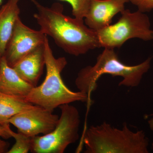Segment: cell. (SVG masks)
I'll list each match as a JSON object with an SVG mask.
<instances>
[{
	"label": "cell",
	"instance_id": "obj_1",
	"mask_svg": "<svg viewBox=\"0 0 153 153\" xmlns=\"http://www.w3.org/2000/svg\"><path fill=\"white\" fill-rule=\"evenodd\" d=\"M31 1L38 10L33 16L40 30L66 53L78 56L100 48L97 32L87 27L84 20L64 15L63 5L55 3L47 7Z\"/></svg>",
	"mask_w": 153,
	"mask_h": 153
},
{
	"label": "cell",
	"instance_id": "obj_2",
	"mask_svg": "<svg viewBox=\"0 0 153 153\" xmlns=\"http://www.w3.org/2000/svg\"><path fill=\"white\" fill-rule=\"evenodd\" d=\"M46 75L43 82L33 88L25 100L28 102L53 111L60 105L76 101L88 102L90 97L81 91H74L66 85L61 73L67 65L64 57L56 58L47 36L44 43Z\"/></svg>",
	"mask_w": 153,
	"mask_h": 153
},
{
	"label": "cell",
	"instance_id": "obj_3",
	"mask_svg": "<svg viewBox=\"0 0 153 153\" xmlns=\"http://www.w3.org/2000/svg\"><path fill=\"white\" fill-rule=\"evenodd\" d=\"M152 57L135 66H128L122 62L114 49L104 48L97 58L93 66L82 68L77 74L75 81L79 91L90 97L97 87V82L102 75L109 74L113 76L123 78L119 85L136 87L140 82L143 75L150 68Z\"/></svg>",
	"mask_w": 153,
	"mask_h": 153
},
{
	"label": "cell",
	"instance_id": "obj_4",
	"mask_svg": "<svg viewBox=\"0 0 153 153\" xmlns=\"http://www.w3.org/2000/svg\"><path fill=\"white\" fill-rule=\"evenodd\" d=\"M83 141L85 153H149V141L144 132H134L126 123L122 129L105 122L91 126L84 133Z\"/></svg>",
	"mask_w": 153,
	"mask_h": 153
},
{
	"label": "cell",
	"instance_id": "obj_5",
	"mask_svg": "<svg viewBox=\"0 0 153 153\" xmlns=\"http://www.w3.org/2000/svg\"><path fill=\"white\" fill-rule=\"evenodd\" d=\"M116 23L97 31L100 48H120L129 39L153 40V30L149 18L146 13L137 10L131 13L125 10Z\"/></svg>",
	"mask_w": 153,
	"mask_h": 153
},
{
	"label": "cell",
	"instance_id": "obj_6",
	"mask_svg": "<svg viewBox=\"0 0 153 153\" xmlns=\"http://www.w3.org/2000/svg\"><path fill=\"white\" fill-rule=\"evenodd\" d=\"M59 107L61 114L54 130L47 134L32 137V152L63 153L79 138L80 120L78 110L70 104Z\"/></svg>",
	"mask_w": 153,
	"mask_h": 153
},
{
	"label": "cell",
	"instance_id": "obj_7",
	"mask_svg": "<svg viewBox=\"0 0 153 153\" xmlns=\"http://www.w3.org/2000/svg\"><path fill=\"white\" fill-rule=\"evenodd\" d=\"M47 36L41 30H33L26 26L19 17L3 57L13 67L23 57L43 45Z\"/></svg>",
	"mask_w": 153,
	"mask_h": 153
},
{
	"label": "cell",
	"instance_id": "obj_8",
	"mask_svg": "<svg viewBox=\"0 0 153 153\" xmlns=\"http://www.w3.org/2000/svg\"><path fill=\"white\" fill-rule=\"evenodd\" d=\"M59 117L38 105L19 113L11 117L9 123L15 126L18 132L31 137L49 133L55 128Z\"/></svg>",
	"mask_w": 153,
	"mask_h": 153
},
{
	"label": "cell",
	"instance_id": "obj_9",
	"mask_svg": "<svg viewBox=\"0 0 153 153\" xmlns=\"http://www.w3.org/2000/svg\"><path fill=\"white\" fill-rule=\"evenodd\" d=\"M130 0H91L84 18L85 25L97 32L111 25L117 14L123 12Z\"/></svg>",
	"mask_w": 153,
	"mask_h": 153
},
{
	"label": "cell",
	"instance_id": "obj_10",
	"mask_svg": "<svg viewBox=\"0 0 153 153\" xmlns=\"http://www.w3.org/2000/svg\"><path fill=\"white\" fill-rule=\"evenodd\" d=\"M44 66V44L19 60L13 68L22 79L35 87L42 75Z\"/></svg>",
	"mask_w": 153,
	"mask_h": 153
},
{
	"label": "cell",
	"instance_id": "obj_11",
	"mask_svg": "<svg viewBox=\"0 0 153 153\" xmlns=\"http://www.w3.org/2000/svg\"><path fill=\"white\" fill-rule=\"evenodd\" d=\"M33 87L9 66L4 57L0 58V92L25 99Z\"/></svg>",
	"mask_w": 153,
	"mask_h": 153
},
{
	"label": "cell",
	"instance_id": "obj_12",
	"mask_svg": "<svg viewBox=\"0 0 153 153\" xmlns=\"http://www.w3.org/2000/svg\"><path fill=\"white\" fill-rule=\"evenodd\" d=\"M19 1L8 0L0 8V58L4 55L15 24L20 17Z\"/></svg>",
	"mask_w": 153,
	"mask_h": 153
},
{
	"label": "cell",
	"instance_id": "obj_13",
	"mask_svg": "<svg viewBox=\"0 0 153 153\" xmlns=\"http://www.w3.org/2000/svg\"><path fill=\"white\" fill-rule=\"evenodd\" d=\"M34 106L25 99L0 92V126L10 124L8 121L11 117Z\"/></svg>",
	"mask_w": 153,
	"mask_h": 153
},
{
	"label": "cell",
	"instance_id": "obj_14",
	"mask_svg": "<svg viewBox=\"0 0 153 153\" xmlns=\"http://www.w3.org/2000/svg\"><path fill=\"white\" fill-rule=\"evenodd\" d=\"M5 129L16 141L15 143L7 153H27L31 150L32 137L19 132H15L10 128V124L5 126Z\"/></svg>",
	"mask_w": 153,
	"mask_h": 153
},
{
	"label": "cell",
	"instance_id": "obj_15",
	"mask_svg": "<svg viewBox=\"0 0 153 153\" xmlns=\"http://www.w3.org/2000/svg\"><path fill=\"white\" fill-rule=\"evenodd\" d=\"M67 2L72 8V14L76 19L84 20L91 0H59Z\"/></svg>",
	"mask_w": 153,
	"mask_h": 153
},
{
	"label": "cell",
	"instance_id": "obj_16",
	"mask_svg": "<svg viewBox=\"0 0 153 153\" xmlns=\"http://www.w3.org/2000/svg\"><path fill=\"white\" fill-rule=\"evenodd\" d=\"M130 2L136 6L138 10L142 13L149 12L153 10V0H130Z\"/></svg>",
	"mask_w": 153,
	"mask_h": 153
},
{
	"label": "cell",
	"instance_id": "obj_17",
	"mask_svg": "<svg viewBox=\"0 0 153 153\" xmlns=\"http://www.w3.org/2000/svg\"><path fill=\"white\" fill-rule=\"evenodd\" d=\"M149 125L150 128L153 131V118L149 121Z\"/></svg>",
	"mask_w": 153,
	"mask_h": 153
},
{
	"label": "cell",
	"instance_id": "obj_18",
	"mask_svg": "<svg viewBox=\"0 0 153 153\" xmlns=\"http://www.w3.org/2000/svg\"><path fill=\"white\" fill-rule=\"evenodd\" d=\"M0 130L1 131H6L5 128L4 126H0Z\"/></svg>",
	"mask_w": 153,
	"mask_h": 153
},
{
	"label": "cell",
	"instance_id": "obj_19",
	"mask_svg": "<svg viewBox=\"0 0 153 153\" xmlns=\"http://www.w3.org/2000/svg\"><path fill=\"white\" fill-rule=\"evenodd\" d=\"M2 2L3 0H0V7H1V5L2 4Z\"/></svg>",
	"mask_w": 153,
	"mask_h": 153
}]
</instances>
